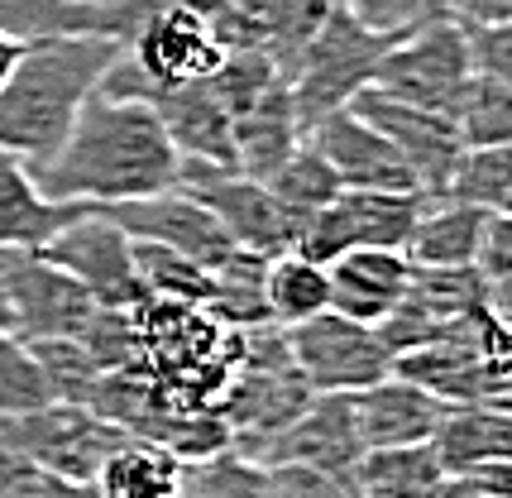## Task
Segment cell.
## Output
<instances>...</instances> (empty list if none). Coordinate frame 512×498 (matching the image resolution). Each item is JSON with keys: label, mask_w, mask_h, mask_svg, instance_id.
<instances>
[{"label": "cell", "mask_w": 512, "mask_h": 498, "mask_svg": "<svg viewBox=\"0 0 512 498\" xmlns=\"http://www.w3.org/2000/svg\"><path fill=\"white\" fill-rule=\"evenodd\" d=\"M178 163V144L149 101L91 91L58 154L34 168V182L48 202L115 206L168 192L178 182Z\"/></svg>", "instance_id": "6da1fadb"}, {"label": "cell", "mask_w": 512, "mask_h": 498, "mask_svg": "<svg viewBox=\"0 0 512 498\" xmlns=\"http://www.w3.org/2000/svg\"><path fill=\"white\" fill-rule=\"evenodd\" d=\"M120 53V39L96 34L29 39L15 72L0 87V149L20 154L29 168H44Z\"/></svg>", "instance_id": "7a4b0ae2"}, {"label": "cell", "mask_w": 512, "mask_h": 498, "mask_svg": "<svg viewBox=\"0 0 512 498\" xmlns=\"http://www.w3.org/2000/svg\"><path fill=\"white\" fill-rule=\"evenodd\" d=\"M144 369L168 388V398L187 412H211L221 403L225 379L240 360V331H230L197 302H154L134 307Z\"/></svg>", "instance_id": "3957f363"}, {"label": "cell", "mask_w": 512, "mask_h": 498, "mask_svg": "<svg viewBox=\"0 0 512 498\" xmlns=\"http://www.w3.org/2000/svg\"><path fill=\"white\" fill-rule=\"evenodd\" d=\"M307 403H312V384L302 379V369L292 360L288 331L273 321L240 331V360L216 403L225 431H230V451L254 460V451L288 427Z\"/></svg>", "instance_id": "277c9868"}, {"label": "cell", "mask_w": 512, "mask_h": 498, "mask_svg": "<svg viewBox=\"0 0 512 498\" xmlns=\"http://www.w3.org/2000/svg\"><path fill=\"white\" fill-rule=\"evenodd\" d=\"M469 82H474L469 39L460 20L441 5L436 15H426L422 24H412L407 34H398L393 44L383 48L369 87L393 96V101H407V106H422V111L455 120Z\"/></svg>", "instance_id": "5b68a950"}, {"label": "cell", "mask_w": 512, "mask_h": 498, "mask_svg": "<svg viewBox=\"0 0 512 498\" xmlns=\"http://www.w3.org/2000/svg\"><path fill=\"white\" fill-rule=\"evenodd\" d=\"M388 44H393V34H374V29H364L345 5H335L288 82L292 111H297L302 135L312 130L321 115L345 111L359 91L374 82V68H379V58Z\"/></svg>", "instance_id": "8992f818"}, {"label": "cell", "mask_w": 512, "mask_h": 498, "mask_svg": "<svg viewBox=\"0 0 512 498\" xmlns=\"http://www.w3.org/2000/svg\"><path fill=\"white\" fill-rule=\"evenodd\" d=\"M125 431L77 403H44L20 417H0V446L29 460L48 479H96Z\"/></svg>", "instance_id": "52a82bcc"}, {"label": "cell", "mask_w": 512, "mask_h": 498, "mask_svg": "<svg viewBox=\"0 0 512 498\" xmlns=\"http://www.w3.org/2000/svg\"><path fill=\"white\" fill-rule=\"evenodd\" d=\"M0 302L15 340H77L91 321V293L53 269L39 249H10L0 254Z\"/></svg>", "instance_id": "ba28073f"}, {"label": "cell", "mask_w": 512, "mask_h": 498, "mask_svg": "<svg viewBox=\"0 0 512 498\" xmlns=\"http://www.w3.org/2000/svg\"><path fill=\"white\" fill-rule=\"evenodd\" d=\"M426 197L417 192H359L340 187L331 206H321L307 226L297 230L292 249L316 264H331L350 249H402L422 216Z\"/></svg>", "instance_id": "9c48e42d"}, {"label": "cell", "mask_w": 512, "mask_h": 498, "mask_svg": "<svg viewBox=\"0 0 512 498\" xmlns=\"http://www.w3.org/2000/svg\"><path fill=\"white\" fill-rule=\"evenodd\" d=\"M283 331H288L292 360L312 384V393H359V388L388 379L398 364V355L383 345L374 326L340 317V312H321Z\"/></svg>", "instance_id": "30bf717a"}, {"label": "cell", "mask_w": 512, "mask_h": 498, "mask_svg": "<svg viewBox=\"0 0 512 498\" xmlns=\"http://www.w3.org/2000/svg\"><path fill=\"white\" fill-rule=\"evenodd\" d=\"M178 192H187L192 202H201L221 230L230 235L235 249H249L259 259H273L292 249V226L288 216L278 211L273 192H268L259 178H245L235 168H221V163H201V159H182L178 163Z\"/></svg>", "instance_id": "8fae6325"}, {"label": "cell", "mask_w": 512, "mask_h": 498, "mask_svg": "<svg viewBox=\"0 0 512 498\" xmlns=\"http://www.w3.org/2000/svg\"><path fill=\"white\" fill-rule=\"evenodd\" d=\"M39 254L67 278H77L96 307H139L144 302L139 273H134V240L101 206H87L77 221H67Z\"/></svg>", "instance_id": "7c38bea8"}, {"label": "cell", "mask_w": 512, "mask_h": 498, "mask_svg": "<svg viewBox=\"0 0 512 498\" xmlns=\"http://www.w3.org/2000/svg\"><path fill=\"white\" fill-rule=\"evenodd\" d=\"M364 460V441L355 431L350 393H312V403L292 417L278 436H268L254 451V465H302L316 475H331L355 489V465Z\"/></svg>", "instance_id": "4fadbf2b"}, {"label": "cell", "mask_w": 512, "mask_h": 498, "mask_svg": "<svg viewBox=\"0 0 512 498\" xmlns=\"http://www.w3.org/2000/svg\"><path fill=\"white\" fill-rule=\"evenodd\" d=\"M350 111L364 115V120L398 149L402 163L412 168L417 187H422V197H441V192H446L450 178H455V163L465 154L460 130H455L450 115L393 101V96H383V91H374V87L359 91L355 101H350Z\"/></svg>", "instance_id": "5bb4252c"}, {"label": "cell", "mask_w": 512, "mask_h": 498, "mask_svg": "<svg viewBox=\"0 0 512 498\" xmlns=\"http://www.w3.org/2000/svg\"><path fill=\"white\" fill-rule=\"evenodd\" d=\"M302 139L335 168L340 187H359V192H417L422 197V187L412 178V168L402 163V154L350 106L321 115Z\"/></svg>", "instance_id": "9a60e30c"}, {"label": "cell", "mask_w": 512, "mask_h": 498, "mask_svg": "<svg viewBox=\"0 0 512 498\" xmlns=\"http://www.w3.org/2000/svg\"><path fill=\"white\" fill-rule=\"evenodd\" d=\"M115 226L125 230L130 240H149V245H168L197 259L206 269H216L221 259L235 254L230 235L221 230V221L206 211L201 202H192L187 192L168 187V192H154V197H134V202H115L101 206Z\"/></svg>", "instance_id": "2e32d148"}, {"label": "cell", "mask_w": 512, "mask_h": 498, "mask_svg": "<svg viewBox=\"0 0 512 498\" xmlns=\"http://www.w3.org/2000/svg\"><path fill=\"white\" fill-rule=\"evenodd\" d=\"M350 408H355V431L364 451L436 441L450 417V403H441L436 393H426L422 384H412L402 374H388L379 384L350 393Z\"/></svg>", "instance_id": "e0dca14e"}, {"label": "cell", "mask_w": 512, "mask_h": 498, "mask_svg": "<svg viewBox=\"0 0 512 498\" xmlns=\"http://www.w3.org/2000/svg\"><path fill=\"white\" fill-rule=\"evenodd\" d=\"M326 278H331V312L379 326L407 297L412 264L402 249H350L326 264Z\"/></svg>", "instance_id": "ac0fdd59"}, {"label": "cell", "mask_w": 512, "mask_h": 498, "mask_svg": "<svg viewBox=\"0 0 512 498\" xmlns=\"http://www.w3.org/2000/svg\"><path fill=\"white\" fill-rule=\"evenodd\" d=\"M393 374L422 384L426 393H436L450 408H474V403H484V398L498 393V379L489 374V364H484L479 345H474V321L465 331H455V336L431 340L422 350L398 355Z\"/></svg>", "instance_id": "d6986e66"}, {"label": "cell", "mask_w": 512, "mask_h": 498, "mask_svg": "<svg viewBox=\"0 0 512 498\" xmlns=\"http://www.w3.org/2000/svg\"><path fill=\"white\" fill-rule=\"evenodd\" d=\"M82 202H48L34 182V168L20 154L0 149V254L10 249H44L67 221H77Z\"/></svg>", "instance_id": "ffe728a7"}, {"label": "cell", "mask_w": 512, "mask_h": 498, "mask_svg": "<svg viewBox=\"0 0 512 498\" xmlns=\"http://www.w3.org/2000/svg\"><path fill=\"white\" fill-rule=\"evenodd\" d=\"M230 139H235V173L259 178V182H264L268 173H278L283 159L302 144V125H297V111H292L288 82L268 87L249 111L235 115Z\"/></svg>", "instance_id": "44dd1931"}, {"label": "cell", "mask_w": 512, "mask_h": 498, "mask_svg": "<svg viewBox=\"0 0 512 498\" xmlns=\"http://www.w3.org/2000/svg\"><path fill=\"white\" fill-rule=\"evenodd\" d=\"M484 221H489V211H479V206L426 197L402 254L412 269H469L479 254V240H484Z\"/></svg>", "instance_id": "7402d4cb"}, {"label": "cell", "mask_w": 512, "mask_h": 498, "mask_svg": "<svg viewBox=\"0 0 512 498\" xmlns=\"http://www.w3.org/2000/svg\"><path fill=\"white\" fill-rule=\"evenodd\" d=\"M446 484L450 470L436 441L364 451L355 465V498H441Z\"/></svg>", "instance_id": "603a6c76"}, {"label": "cell", "mask_w": 512, "mask_h": 498, "mask_svg": "<svg viewBox=\"0 0 512 498\" xmlns=\"http://www.w3.org/2000/svg\"><path fill=\"white\" fill-rule=\"evenodd\" d=\"M0 34H15L24 44L58 34H96L125 44L115 0H0Z\"/></svg>", "instance_id": "cb8c5ba5"}, {"label": "cell", "mask_w": 512, "mask_h": 498, "mask_svg": "<svg viewBox=\"0 0 512 498\" xmlns=\"http://www.w3.org/2000/svg\"><path fill=\"white\" fill-rule=\"evenodd\" d=\"M245 5L249 20H254V48L273 63V72L283 82H292V72L302 63V53L312 48V39L321 34L335 0H245Z\"/></svg>", "instance_id": "d4e9b609"}, {"label": "cell", "mask_w": 512, "mask_h": 498, "mask_svg": "<svg viewBox=\"0 0 512 498\" xmlns=\"http://www.w3.org/2000/svg\"><path fill=\"white\" fill-rule=\"evenodd\" d=\"M178 470L182 460L168 446L125 436L96 470V489L101 498H178Z\"/></svg>", "instance_id": "484cf974"}, {"label": "cell", "mask_w": 512, "mask_h": 498, "mask_svg": "<svg viewBox=\"0 0 512 498\" xmlns=\"http://www.w3.org/2000/svg\"><path fill=\"white\" fill-rule=\"evenodd\" d=\"M264 302L273 326H297L321 312H331V278L326 264H316L297 249H283L264 264Z\"/></svg>", "instance_id": "4316f807"}, {"label": "cell", "mask_w": 512, "mask_h": 498, "mask_svg": "<svg viewBox=\"0 0 512 498\" xmlns=\"http://www.w3.org/2000/svg\"><path fill=\"white\" fill-rule=\"evenodd\" d=\"M264 187L273 192L278 211L288 216L292 240H297V230L307 226L321 206H331L335 197H340V178H335V168L316 154L307 139H302L288 159H283V168H278V173H268Z\"/></svg>", "instance_id": "83f0119b"}, {"label": "cell", "mask_w": 512, "mask_h": 498, "mask_svg": "<svg viewBox=\"0 0 512 498\" xmlns=\"http://www.w3.org/2000/svg\"><path fill=\"white\" fill-rule=\"evenodd\" d=\"M264 264L259 254L235 249L211 269V302L206 312L230 326V331H249V326H268V302H264Z\"/></svg>", "instance_id": "f1b7e54d"}, {"label": "cell", "mask_w": 512, "mask_h": 498, "mask_svg": "<svg viewBox=\"0 0 512 498\" xmlns=\"http://www.w3.org/2000/svg\"><path fill=\"white\" fill-rule=\"evenodd\" d=\"M134 273H139V288L154 302H211V269L187 259L168 245H149V240H134Z\"/></svg>", "instance_id": "f546056e"}, {"label": "cell", "mask_w": 512, "mask_h": 498, "mask_svg": "<svg viewBox=\"0 0 512 498\" xmlns=\"http://www.w3.org/2000/svg\"><path fill=\"white\" fill-rule=\"evenodd\" d=\"M264 465L245 460L240 451H216L201 460H182L178 498H264Z\"/></svg>", "instance_id": "4dcf8cb0"}, {"label": "cell", "mask_w": 512, "mask_h": 498, "mask_svg": "<svg viewBox=\"0 0 512 498\" xmlns=\"http://www.w3.org/2000/svg\"><path fill=\"white\" fill-rule=\"evenodd\" d=\"M455 130L465 149H512V87L474 72L455 111Z\"/></svg>", "instance_id": "1f68e13d"}, {"label": "cell", "mask_w": 512, "mask_h": 498, "mask_svg": "<svg viewBox=\"0 0 512 498\" xmlns=\"http://www.w3.org/2000/svg\"><path fill=\"white\" fill-rule=\"evenodd\" d=\"M29 350H34V360H39V369H44L53 403L91 408L96 384H101L106 374H101V364L82 350V340H29Z\"/></svg>", "instance_id": "d6a6232c"}, {"label": "cell", "mask_w": 512, "mask_h": 498, "mask_svg": "<svg viewBox=\"0 0 512 498\" xmlns=\"http://www.w3.org/2000/svg\"><path fill=\"white\" fill-rule=\"evenodd\" d=\"M77 340H82V350L91 360L101 364V374H120V369H139L144 364L134 307H96Z\"/></svg>", "instance_id": "836d02e7"}, {"label": "cell", "mask_w": 512, "mask_h": 498, "mask_svg": "<svg viewBox=\"0 0 512 498\" xmlns=\"http://www.w3.org/2000/svg\"><path fill=\"white\" fill-rule=\"evenodd\" d=\"M474 273L484 283V302L493 317H512V211H489Z\"/></svg>", "instance_id": "e575fe53"}, {"label": "cell", "mask_w": 512, "mask_h": 498, "mask_svg": "<svg viewBox=\"0 0 512 498\" xmlns=\"http://www.w3.org/2000/svg\"><path fill=\"white\" fill-rule=\"evenodd\" d=\"M44 403H53V393L34 350L15 336H0V417H20Z\"/></svg>", "instance_id": "d590c367"}, {"label": "cell", "mask_w": 512, "mask_h": 498, "mask_svg": "<svg viewBox=\"0 0 512 498\" xmlns=\"http://www.w3.org/2000/svg\"><path fill=\"white\" fill-rule=\"evenodd\" d=\"M460 29H465V39H469V63H474V72L512 87V24L460 20Z\"/></svg>", "instance_id": "8d00e7d4"}, {"label": "cell", "mask_w": 512, "mask_h": 498, "mask_svg": "<svg viewBox=\"0 0 512 498\" xmlns=\"http://www.w3.org/2000/svg\"><path fill=\"white\" fill-rule=\"evenodd\" d=\"M345 10L355 15L364 29L374 34H407L412 24H422L426 15L441 10V0H345Z\"/></svg>", "instance_id": "74e56055"}, {"label": "cell", "mask_w": 512, "mask_h": 498, "mask_svg": "<svg viewBox=\"0 0 512 498\" xmlns=\"http://www.w3.org/2000/svg\"><path fill=\"white\" fill-rule=\"evenodd\" d=\"M264 498H355V489L302 465H273L264 475Z\"/></svg>", "instance_id": "f35d334b"}, {"label": "cell", "mask_w": 512, "mask_h": 498, "mask_svg": "<svg viewBox=\"0 0 512 498\" xmlns=\"http://www.w3.org/2000/svg\"><path fill=\"white\" fill-rule=\"evenodd\" d=\"M39 489H44V475L10 446H0V498H39Z\"/></svg>", "instance_id": "ab89813d"}, {"label": "cell", "mask_w": 512, "mask_h": 498, "mask_svg": "<svg viewBox=\"0 0 512 498\" xmlns=\"http://www.w3.org/2000/svg\"><path fill=\"white\" fill-rule=\"evenodd\" d=\"M441 5L469 24H512V0H441Z\"/></svg>", "instance_id": "60d3db41"}, {"label": "cell", "mask_w": 512, "mask_h": 498, "mask_svg": "<svg viewBox=\"0 0 512 498\" xmlns=\"http://www.w3.org/2000/svg\"><path fill=\"white\" fill-rule=\"evenodd\" d=\"M39 498H101V489H96V479H48L44 475Z\"/></svg>", "instance_id": "b9f144b4"}, {"label": "cell", "mask_w": 512, "mask_h": 498, "mask_svg": "<svg viewBox=\"0 0 512 498\" xmlns=\"http://www.w3.org/2000/svg\"><path fill=\"white\" fill-rule=\"evenodd\" d=\"M20 53H24V39H15V34H0V87H5V77L15 72Z\"/></svg>", "instance_id": "7bdbcfd3"}, {"label": "cell", "mask_w": 512, "mask_h": 498, "mask_svg": "<svg viewBox=\"0 0 512 498\" xmlns=\"http://www.w3.org/2000/svg\"><path fill=\"white\" fill-rule=\"evenodd\" d=\"M0 336H10V321H5V302H0Z\"/></svg>", "instance_id": "ee69618b"}, {"label": "cell", "mask_w": 512, "mask_h": 498, "mask_svg": "<svg viewBox=\"0 0 512 498\" xmlns=\"http://www.w3.org/2000/svg\"><path fill=\"white\" fill-rule=\"evenodd\" d=\"M335 5H345V0H335Z\"/></svg>", "instance_id": "f6af8a7d"}, {"label": "cell", "mask_w": 512, "mask_h": 498, "mask_svg": "<svg viewBox=\"0 0 512 498\" xmlns=\"http://www.w3.org/2000/svg\"><path fill=\"white\" fill-rule=\"evenodd\" d=\"M508 321H512V317H508Z\"/></svg>", "instance_id": "bcb514c9"}]
</instances>
